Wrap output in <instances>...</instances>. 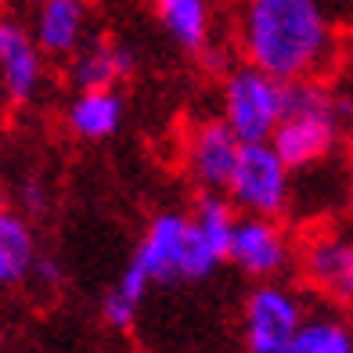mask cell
Wrapping results in <instances>:
<instances>
[{"mask_svg": "<svg viewBox=\"0 0 353 353\" xmlns=\"http://www.w3.org/2000/svg\"><path fill=\"white\" fill-rule=\"evenodd\" d=\"M234 43L267 76L325 79L343 61V29L317 0H231Z\"/></svg>", "mask_w": 353, "mask_h": 353, "instance_id": "cell-1", "label": "cell"}, {"mask_svg": "<svg viewBox=\"0 0 353 353\" xmlns=\"http://www.w3.org/2000/svg\"><path fill=\"white\" fill-rule=\"evenodd\" d=\"M350 108L346 94L325 87V79H292L281 90V119L270 134V148L292 173L325 163L346 134Z\"/></svg>", "mask_w": 353, "mask_h": 353, "instance_id": "cell-2", "label": "cell"}, {"mask_svg": "<svg viewBox=\"0 0 353 353\" xmlns=\"http://www.w3.org/2000/svg\"><path fill=\"white\" fill-rule=\"evenodd\" d=\"M134 263L152 278V285H173L213 278L223 256L205 238H199V231L191 228L184 213H159L148 220V228L141 234Z\"/></svg>", "mask_w": 353, "mask_h": 353, "instance_id": "cell-3", "label": "cell"}, {"mask_svg": "<svg viewBox=\"0 0 353 353\" xmlns=\"http://www.w3.org/2000/svg\"><path fill=\"white\" fill-rule=\"evenodd\" d=\"M281 90H285L281 79L242 61V65H234L223 76L220 119L231 126V134L242 144L270 141V134H274V126L281 119Z\"/></svg>", "mask_w": 353, "mask_h": 353, "instance_id": "cell-4", "label": "cell"}, {"mask_svg": "<svg viewBox=\"0 0 353 353\" xmlns=\"http://www.w3.org/2000/svg\"><path fill=\"white\" fill-rule=\"evenodd\" d=\"M223 195L238 213L281 216L292 205V170L281 163V155L270 148V141L242 144Z\"/></svg>", "mask_w": 353, "mask_h": 353, "instance_id": "cell-5", "label": "cell"}, {"mask_svg": "<svg viewBox=\"0 0 353 353\" xmlns=\"http://www.w3.org/2000/svg\"><path fill=\"white\" fill-rule=\"evenodd\" d=\"M307 317V303L292 285L278 281H256L242 307V346L245 353H285Z\"/></svg>", "mask_w": 353, "mask_h": 353, "instance_id": "cell-6", "label": "cell"}, {"mask_svg": "<svg viewBox=\"0 0 353 353\" xmlns=\"http://www.w3.org/2000/svg\"><path fill=\"white\" fill-rule=\"evenodd\" d=\"M223 263H231L252 281H278L292 263V238H288L278 216L238 213Z\"/></svg>", "mask_w": 353, "mask_h": 353, "instance_id": "cell-7", "label": "cell"}, {"mask_svg": "<svg viewBox=\"0 0 353 353\" xmlns=\"http://www.w3.org/2000/svg\"><path fill=\"white\" fill-rule=\"evenodd\" d=\"M299 270L332 307H353V234L335 228L314 231L299 249Z\"/></svg>", "mask_w": 353, "mask_h": 353, "instance_id": "cell-8", "label": "cell"}, {"mask_svg": "<svg viewBox=\"0 0 353 353\" xmlns=\"http://www.w3.org/2000/svg\"><path fill=\"white\" fill-rule=\"evenodd\" d=\"M47 87V58L29 26L0 14V94L8 105H33Z\"/></svg>", "mask_w": 353, "mask_h": 353, "instance_id": "cell-9", "label": "cell"}, {"mask_svg": "<svg viewBox=\"0 0 353 353\" xmlns=\"http://www.w3.org/2000/svg\"><path fill=\"white\" fill-rule=\"evenodd\" d=\"M242 141L231 134L223 119H202L191 126L184 141V166L202 191H223L231 181V170L238 163Z\"/></svg>", "mask_w": 353, "mask_h": 353, "instance_id": "cell-10", "label": "cell"}, {"mask_svg": "<svg viewBox=\"0 0 353 353\" xmlns=\"http://www.w3.org/2000/svg\"><path fill=\"white\" fill-rule=\"evenodd\" d=\"M29 33L43 58H69L90 40V4L87 0H40Z\"/></svg>", "mask_w": 353, "mask_h": 353, "instance_id": "cell-11", "label": "cell"}, {"mask_svg": "<svg viewBox=\"0 0 353 353\" xmlns=\"http://www.w3.org/2000/svg\"><path fill=\"white\" fill-rule=\"evenodd\" d=\"M134 72V51L108 40H87L76 54H69V83L72 90H108Z\"/></svg>", "mask_w": 353, "mask_h": 353, "instance_id": "cell-12", "label": "cell"}, {"mask_svg": "<svg viewBox=\"0 0 353 353\" xmlns=\"http://www.w3.org/2000/svg\"><path fill=\"white\" fill-rule=\"evenodd\" d=\"M126 119V101L116 87L108 90H76L65 108V126L79 141H108L119 134Z\"/></svg>", "mask_w": 353, "mask_h": 353, "instance_id": "cell-13", "label": "cell"}, {"mask_svg": "<svg viewBox=\"0 0 353 353\" xmlns=\"http://www.w3.org/2000/svg\"><path fill=\"white\" fill-rule=\"evenodd\" d=\"M37 260H40V245L29 216L11 210V205H0V288L26 285Z\"/></svg>", "mask_w": 353, "mask_h": 353, "instance_id": "cell-14", "label": "cell"}, {"mask_svg": "<svg viewBox=\"0 0 353 353\" xmlns=\"http://www.w3.org/2000/svg\"><path fill=\"white\" fill-rule=\"evenodd\" d=\"M155 19L181 51L199 54L213 40V0H155Z\"/></svg>", "mask_w": 353, "mask_h": 353, "instance_id": "cell-15", "label": "cell"}, {"mask_svg": "<svg viewBox=\"0 0 353 353\" xmlns=\"http://www.w3.org/2000/svg\"><path fill=\"white\" fill-rule=\"evenodd\" d=\"M285 353H353V325L339 310H307Z\"/></svg>", "mask_w": 353, "mask_h": 353, "instance_id": "cell-16", "label": "cell"}, {"mask_svg": "<svg viewBox=\"0 0 353 353\" xmlns=\"http://www.w3.org/2000/svg\"><path fill=\"white\" fill-rule=\"evenodd\" d=\"M148 288H152V278L130 260V267H126L123 274L116 278V285L105 292L101 317L108 321L112 328H130L137 310H141V303H144V296H148Z\"/></svg>", "mask_w": 353, "mask_h": 353, "instance_id": "cell-17", "label": "cell"}, {"mask_svg": "<svg viewBox=\"0 0 353 353\" xmlns=\"http://www.w3.org/2000/svg\"><path fill=\"white\" fill-rule=\"evenodd\" d=\"M188 220H191V228L199 231V238H205L220 256L228 252V238H231V228L238 220V210L228 202L223 191H202L195 199V210L188 213Z\"/></svg>", "mask_w": 353, "mask_h": 353, "instance_id": "cell-18", "label": "cell"}, {"mask_svg": "<svg viewBox=\"0 0 353 353\" xmlns=\"http://www.w3.org/2000/svg\"><path fill=\"white\" fill-rule=\"evenodd\" d=\"M29 281H33L37 288H47V292H54V288L61 285V267L54 260H40L33 263V270H29Z\"/></svg>", "mask_w": 353, "mask_h": 353, "instance_id": "cell-19", "label": "cell"}, {"mask_svg": "<svg viewBox=\"0 0 353 353\" xmlns=\"http://www.w3.org/2000/svg\"><path fill=\"white\" fill-rule=\"evenodd\" d=\"M317 4L325 8V14L343 29V33L353 26V0H317Z\"/></svg>", "mask_w": 353, "mask_h": 353, "instance_id": "cell-20", "label": "cell"}, {"mask_svg": "<svg viewBox=\"0 0 353 353\" xmlns=\"http://www.w3.org/2000/svg\"><path fill=\"white\" fill-rule=\"evenodd\" d=\"M22 202H26L29 213H43V210H47V191H43V184H40V181H29L26 191H22Z\"/></svg>", "mask_w": 353, "mask_h": 353, "instance_id": "cell-21", "label": "cell"}, {"mask_svg": "<svg viewBox=\"0 0 353 353\" xmlns=\"http://www.w3.org/2000/svg\"><path fill=\"white\" fill-rule=\"evenodd\" d=\"M346 184H350V202H353V163H350V170H346Z\"/></svg>", "mask_w": 353, "mask_h": 353, "instance_id": "cell-22", "label": "cell"}, {"mask_svg": "<svg viewBox=\"0 0 353 353\" xmlns=\"http://www.w3.org/2000/svg\"><path fill=\"white\" fill-rule=\"evenodd\" d=\"M0 353H8V343L4 339H0Z\"/></svg>", "mask_w": 353, "mask_h": 353, "instance_id": "cell-23", "label": "cell"}, {"mask_svg": "<svg viewBox=\"0 0 353 353\" xmlns=\"http://www.w3.org/2000/svg\"><path fill=\"white\" fill-rule=\"evenodd\" d=\"M0 101H4V94H0Z\"/></svg>", "mask_w": 353, "mask_h": 353, "instance_id": "cell-24", "label": "cell"}]
</instances>
